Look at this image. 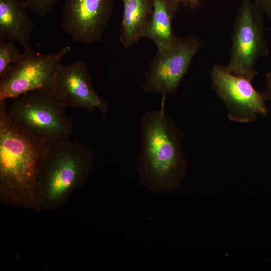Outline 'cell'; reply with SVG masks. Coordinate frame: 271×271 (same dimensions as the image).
I'll return each mask as SVG.
<instances>
[{"label":"cell","instance_id":"cell-1","mask_svg":"<svg viewBox=\"0 0 271 271\" xmlns=\"http://www.w3.org/2000/svg\"><path fill=\"white\" fill-rule=\"evenodd\" d=\"M163 103L160 109L145 112L140 121L137 173L143 185L155 193L179 188L187 169L181 148L183 132L165 112Z\"/></svg>","mask_w":271,"mask_h":271},{"label":"cell","instance_id":"cell-2","mask_svg":"<svg viewBox=\"0 0 271 271\" xmlns=\"http://www.w3.org/2000/svg\"><path fill=\"white\" fill-rule=\"evenodd\" d=\"M5 103L0 101V199L39 212L37 175L47 146L11 120Z\"/></svg>","mask_w":271,"mask_h":271},{"label":"cell","instance_id":"cell-3","mask_svg":"<svg viewBox=\"0 0 271 271\" xmlns=\"http://www.w3.org/2000/svg\"><path fill=\"white\" fill-rule=\"evenodd\" d=\"M91 151L70 139L47 146L37 175V199L40 211L61 207L86 181L93 167Z\"/></svg>","mask_w":271,"mask_h":271},{"label":"cell","instance_id":"cell-4","mask_svg":"<svg viewBox=\"0 0 271 271\" xmlns=\"http://www.w3.org/2000/svg\"><path fill=\"white\" fill-rule=\"evenodd\" d=\"M13 102L10 120L46 146L70 139L73 125L66 106L54 94L43 90L23 94Z\"/></svg>","mask_w":271,"mask_h":271},{"label":"cell","instance_id":"cell-5","mask_svg":"<svg viewBox=\"0 0 271 271\" xmlns=\"http://www.w3.org/2000/svg\"><path fill=\"white\" fill-rule=\"evenodd\" d=\"M24 49L19 60L0 78V101L15 99L36 90L54 94L58 69L71 47L64 46L55 52L45 55L36 53L30 45Z\"/></svg>","mask_w":271,"mask_h":271},{"label":"cell","instance_id":"cell-6","mask_svg":"<svg viewBox=\"0 0 271 271\" xmlns=\"http://www.w3.org/2000/svg\"><path fill=\"white\" fill-rule=\"evenodd\" d=\"M263 13L251 0H243L235 20L230 56L225 68L231 74L252 81L258 60L267 55Z\"/></svg>","mask_w":271,"mask_h":271},{"label":"cell","instance_id":"cell-7","mask_svg":"<svg viewBox=\"0 0 271 271\" xmlns=\"http://www.w3.org/2000/svg\"><path fill=\"white\" fill-rule=\"evenodd\" d=\"M201 46L197 36H176L171 46L158 51L150 62L145 74L143 91L159 94L163 99L167 95L175 94Z\"/></svg>","mask_w":271,"mask_h":271},{"label":"cell","instance_id":"cell-8","mask_svg":"<svg viewBox=\"0 0 271 271\" xmlns=\"http://www.w3.org/2000/svg\"><path fill=\"white\" fill-rule=\"evenodd\" d=\"M212 86L222 100L232 121L249 122L267 112V97L256 90L251 81L229 73L222 65H214L211 70Z\"/></svg>","mask_w":271,"mask_h":271},{"label":"cell","instance_id":"cell-9","mask_svg":"<svg viewBox=\"0 0 271 271\" xmlns=\"http://www.w3.org/2000/svg\"><path fill=\"white\" fill-rule=\"evenodd\" d=\"M114 0H65L61 28L76 42L90 44L101 39Z\"/></svg>","mask_w":271,"mask_h":271},{"label":"cell","instance_id":"cell-10","mask_svg":"<svg viewBox=\"0 0 271 271\" xmlns=\"http://www.w3.org/2000/svg\"><path fill=\"white\" fill-rule=\"evenodd\" d=\"M54 95L66 107L81 108L92 114L97 109L103 120H107L108 104L94 90L86 62L77 60L70 64L60 65Z\"/></svg>","mask_w":271,"mask_h":271},{"label":"cell","instance_id":"cell-11","mask_svg":"<svg viewBox=\"0 0 271 271\" xmlns=\"http://www.w3.org/2000/svg\"><path fill=\"white\" fill-rule=\"evenodd\" d=\"M24 1L0 0V41H15L24 48L35 24L27 12Z\"/></svg>","mask_w":271,"mask_h":271},{"label":"cell","instance_id":"cell-12","mask_svg":"<svg viewBox=\"0 0 271 271\" xmlns=\"http://www.w3.org/2000/svg\"><path fill=\"white\" fill-rule=\"evenodd\" d=\"M153 4L152 16L142 38L152 40L158 51H164L171 46L176 37L172 22L180 4L178 0H153Z\"/></svg>","mask_w":271,"mask_h":271},{"label":"cell","instance_id":"cell-13","mask_svg":"<svg viewBox=\"0 0 271 271\" xmlns=\"http://www.w3.org/2000/svg\"><path fill=\"white\" fill-rule=\"evenodd\" d=\"M123 10L119 40L126 48L142 38L151 18L153 0H123Z\"/></svg>","mask_w":271,"mask_h":271},{"label":"cell","instance_id":"cell-14","mask_svg":"<svg viewBox=\"0 0 271 271\" xmlns=\"http://www.w3.org/2000/svg\"><path fill=\"white\" fill-rule=\"evenodd\" d=\"M21 54L12 41H0V78L20 58Z\"/></svg>","mask_w":271,"mask_h":271},{"label":"cell","instance_id":"cell-15","mask_svg":"<svg viewBox=\"0 0 271 271\" xmlns=\"http://www.w3.org/2000/svg\"><path fill=\"white\" fill-rule=\"evenodd\" d=\"M60 0H25L27 9L39 16H46L54 9Z\"/></svg>","mask_w":271,"mask_h":271},{"label":"cell","instance_id":"cell-16","mask_svg":"<svg viewBox=\"0 0 271 271\" xmlns=\"http://www.w3.org/2000/svg\"><path fill=\"white\" fill-rule=\"evenodd\" d=\"M254 3L263 14L271 19V0H254Z\"/></svg>","mask_w":271,"mask_h":271},{"label":"cell","instance_id":"cell-17","mask_svg":"<svg viewBox=\"0 0 271 271\" xmlns=\"http://www.w3.org/2000/svg\"><path fill=\"white\" fill-rule=\"evenodd\" d=\"M180 4L190 9H195L199 4L200 0H178Z\"/></svg>","mask_w":271,"mask_h":271},{"label":"cell","instance_id":"cell-18","mask_svg":"<svg viewBox=\"0 0 271 271\" xmlns=\"http://www.w3.org/2000/svg\"><path fill=\"white\" fill-rule=\"evenodd\" d=\"M267 93L266 94L267 99L270 101L271 105V72L266 75Z\"/></svg>","mask_w":271,"mask_h":271}]
</instances>
